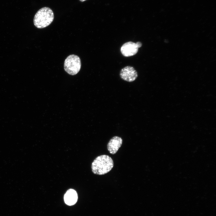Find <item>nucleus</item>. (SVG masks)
<instances>
[{"instance_id":"39448f33","label":"nucleus","mask_w":216,"mask_h":216,"mask_svg":"<svg viewBox=\"0 0 216 216\" xmlns=\"http://www.w3.org/2000/svg\"><path fill=\"white\" fill-rule=\"evenodd\" d=\"M120 76L123 80L128 82L134 81L138 76L136 70L132 67L127 66L121 70Z\"/></svg>"},{"instance_id":"f03ea898","label":"nucleus","mask_w":216,"mask_h":216,"mask_svg":"<svg viewBox=\"0 0 216 216\" xmlns=\"http://www.w3.org/2000/svg\"><path fill=\"white\" fill-rule=\"evenodd\" d=\"M54 18L53 13L50 8L44 7L39 9L34 15V25L39 28H44L50 25Z\"/></svg>"},{"instance_id":"6e6552de","label":"nucleus","mask_w":216,"mask_h":216,"mask_svg":"<svg viewBox=\"0 0 216 216\" xmlns=\"http://www.w3.org/2000/svg\"><path fill=\"white\" fill-rule=\"evenodd\" d=\"M80 1L83 2H84L86 0H80Z\"/></svg>"},{"instance_id":"7ed1b4c3","label":"nucleus","mask_w":216,"mask_h":216,"mask_svg":"<svg viewBox=\"0 0 216 216\" xmlns=\"http://www.w3.org/2000/svg\"><path fill=\"white\" fill-rule=\"evenodd\" d=\"M81 67V60L77 55H70L65 60L64 69L70 75H74L76 74L80 70Z\"/></svg>"},{"instance_id":"f257e3e1","label":"nucleus","mask_w":216,"mask_h":216,"mask_svg":"<svg viewBox=\"0 0 216 216\" xmlns=\"http://www.w3.org/2000/svg\"><path fill=\"white\" fill-rule=\"evenodd\" d=\"M112 158L109 155H102L98 156L92 164V172L98 175H104L110 171L113 167Z\"/></svg>"},{"instance_id":"423d86ee","label":"nucleus","mask_w":216,"mask_h":216,"mask_svg":"<svg viewBox=\"0 0 216 216\" xmlns=\"http://www.w3.org/2000/svg\"><path fill=\"white\" fill-rule=\"evenodd\" d=\"M122 141L121 137L117 136L111 138L107 145V148L109 152L112 154H115L121 147Z\"/></svg>"},{"instance_id":"20e7f679","label":"nucleus","mask_w":216,"mask_h":216,"mask_svg":"<svg viewBox=\"0 0 216 216\" xmlns=\"http://www.w3.org/2000/svg\"><path fill=\"white\" fill-rule=\"evenodd\" d=\"M142 46V43L140 42L135 43L129 41L122 45L121 48V52L124 56H130L136 54L138 51V48Z\"/></svg>"},{"instance_id":"0eeeda50","label":"nucleus","mask_w":216,"mask_h":216,"mask_svg":"<svg viewBox=\"0 0 216 216\" xmlns=\"http://www.w3.org/2000/svg\"><path fill=\"white\" fill-rule=\"evenodd\" d=\"M77 199V193L75 190L73 189L68 190L64 196V202L69 206H72L75 204Z\"/></svg>"}]
</instances>
